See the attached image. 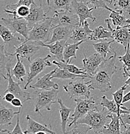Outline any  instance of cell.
<instances>
[{
    "mask_svg": "<svg viewBox=\"0 0 130 134\" xmlns=\"http://www.w3.org/2000/svg\"><path fill=\"white\" fill-rule=\"evenodd\" d=\"M114 55L105 59L93 76L90 77L89 84L91 89L100 90L104 93L112 88L111 80L112 76L118 70V68L115 65L117 55L115 51L113 52Z\"/></svg>",
    "mask_w": 130,
    "mask_h": 134,
    "instance_id": "cell-1",
    "label": "cell"
},
{
    "mask_svg": "<svg viewBox=\"0 0 130 134\" xmlns=\"http://www.w3.org/2000/svg\"><path fill=\"white\" fill-rule=\"evenodd\" d=\"M111 114L106 108L99 110L96 107L89 111L84 117L78 119L74 125H86L90 127L95 133H100L103 128L107 125L109 115Z\"/></svg>",
    "mask_w": 130,
    "mask_h": 134,
    "instance_id": "cell-2",
    "label": "cell"
},
{
    "mask_svg": "<svg viewBox=\"0 0 130 134\" xmlns=\"http://www.w3.org/2000/svg\"><path fill=\"white\" fill-rule=\"evenodd\" d=\"M53 23V18H48L45 20L35 24L30 29L29 38L27 41L48 43L52 37L53 30L56 26Z\"/></svg>",
    "mask_w": 130,
    "mask_h": 134,
    "instance_id": "cell-3",
    "label": "cell"
},
{
    "mask_svg": "<svg viewBox=\"0 0 130 134\" xmlns=\"http://www.w3.org/2000/svg\"><path fill=\"white\" fill-rule=\"evenodd\" d=\"M58 93V90L56 89H52L51 90L36 89L33 92V97L32 96V98H34L35 112L41 115L40 110L43 109L50 111L51 110V105L54 103H58L57 100H55Z\"/></svg>",
    "mask_w": 130,
    "mask_h": 134,
    "instance_id": "cell-4",
    "label": "cell"
},
{
    "mask_svg": "<svg viewBox=\"0 0 130 134\" xmlns=\"http://www.w3.org/2000/svg\"><path fill=\"white\" fill-rule=\"evenodd\" d=\"M85 78L78 77L75 80L69 82L67 85H64V89L67 93L71 98H90L91 88L89 82L84 81Z\"/></svg>",
    "mask_w": 130,
    "mask_h": 134,
    "instance_id": "cell-5",
    "label": "cell"
},
{
    "mask_svg": "<svg viewBox=\"0 0 130 134\" xmlns=\"http://www.w3.org/2000/svg\"><path fill=\"white\" fill-rule=\"evenodd\" d=\"M75 102L76 103L74 113L70 117V119L72 120L69 126H71L72 125H75L76 121L85 115L93 109L96 107V103L95 99L93 97L90 98H76L75 99Z\"/></svg>",
    "mask_w": 130,
    "mask_h": 134,
    "instance_id": "cell-6",
    "label": "cell"
},
{
    "mask_svg": "<svg viewBox=\"0 0 130 134\" xmlns=\"http://www.w3.org/2000/svg\"><path fill=\"white\" fill-rule=\"evenodd\" d=\"M51 58V55H47L44 58H35L33 61H29L30 65H29V72L28 73V77L27 80L26 85L24 86L23 88L26 90L28 86H30V84L33 81V79L36 76L42 72L45 68L47 66H51L52 63L49 61V59Z\"/></svg>",
    "mask_w": 130,
    "mask_h": 134,
    "instance_id": "cell-7",
    "label": "cell"
},
{
    "mask_svg": "<svg viewBox=\"0 0 130 134\" xmlns=\"http://www.w3.org/2000/svg\"><path fill=\"white\" fill-rule=\"evenodd\" d=\"M56 25L66 26L75 29L80 25L79 17L72 10H60L54 12L53 17Z\"/></svg>",
    "mask_w": 130,
    "mask_h": 134,
    "instance_id": "cell-8",
    "label": "cell"
},
{
    "mask_svg": "<svg viewBox=\"0 0 130 134\" xmlns=\"http://www.w3.org/2000/svg\"><path fill=\"white\" fill-rule=\"evenodd\" d=\"M1 21L14 34L18 33L22 35L27 41L29 38L30 28L25 19L13 17L11 18H1Z\"/></svg>",
    "mask_w": 130,
    "mask_h": 134,
    "instance_id": "cell-9",
    "label": "cell"
},
{
    "mask_svg": "<svg viewBox=\"0 0 130 134\" xmlns=\"http://www.w3.org/2000/svg\"><path fill=\"white\" fill-rule=\"evenodd\" d=\"M109 30L112 32L113 37L117 43H120L124 47V50H127L128 46L130 44V29L126 25L123 26H117L113 29L111 26V19H105Z\"/></svg>",
    "mask_w": 130,
    "mask_h": 134,
    "instance_id": "cell-10",
    "label": "cell"
},
{
    "mask_svg": "<svg viewBox=\"0 0 130 134\" xmlns=\"http://www.w3.org/2000/svg\"><path fill=\"white\" fill-rule=\"evenodd\" d=\"M11 70H12L11 68H9L7 70L6 79L8 81V86L7 88L3 92V94L7 93V92H11L14 95L15 97L19 98L23 103L27 100H31V94L29 92H26L23 89L21 88L20 84L22 83V82H16L14 81L12 75L11 74Z\"/></svg>",
    "mask_w": 130,
    "mask_h": 134,
    "instance_id": "cell-11",
    "label": "cell"
},
{
    "mask_svg": "<svg viewBox=\"0 0 130 134\" xmlns=\"http://www.w3.org/2000/svg\"><path fill=\"white\" fill-rule=\"evenodd\" d=\"M94 9H95L94 7L89 8L87 3L83 0L80 1L74 0L72 4V10L79 17V26H82L84 24V22L87 19H91L92 21H96V18L93 16V11Z\"/></svg>",
    "mask_w": 130,
    "mask_h": 134,
    "instance_id": "cell-12",
    "label": "cell"
},
{
    "mask_svg": "<svg viewBox=\"0 0 130 134\" xmlns=\"http://www.w3.org/2000/svg\"><path fill=\"white\" fill-rule=\"evenodd\" d=\"M40 47L38 45L36 41H24L19 45L15 48L14 53H9V55L12 56H16L19 55L21 58L27 59L28 61H30V58L40 50Z\"/></svg>",
    "mask_w": 130,
    "mask_h": 134,
    "instance_id": "cell-13",
    "label": "cell"
},
{
    "mask_svg": "<svg viewBox=\"0 0 130 134\" xmlns=\"http://www.w3.org/2000/svg\"><path fill=\"white\" fill-rule=\"evenodd\" d=\"M105 59L98 53H95L88 57L84 55V58L82 59L84 69L89 76H93Z\"/></svg>",
    "mask_w": 130,
    "mask_h": 134,
    "instance_id": "cell-14",
    "label": "cell"
},
{
    "mask_svg": "<svg viewBox=\"0 0 130 134\" xmlns=\"http://www.w3.org/2000/svg\"><path fill=\"white\" fill-rule=\"evenodd\" d=\"M47 18V13L43 10L41 2L40 5L34 3L30 7V13L25 19L28 22L29 27L32 29L35 24L43 21Z\"/></svg>",
    "mask_w": 130,
    "mask_h": 134,
    "instance_id": "cell-15",
    "label": "cell"
},
{
    "mask_svg": "<svg viewBox=\"0 0 130 134\" xmlns=\"http://www.w3.org/2000/svg\"><path fill=\"white\" fill-rule=\"evenodd\" d=\"M56 69L51 71L49 73L44 75L43 76L41 77L39 79H38L37 81L34 85H30L29 88L33 89H40L43 90H51L52 89H56L58 90L59 86L58 84L51 81L53 75L55 72Z\"/></svg>",
    "mask_w": 130,
    "mask_h": 134,
    "instance_id": "cell-16",
    "label": "cell"
},
{
    "mask_svg": "<svg viewBox=\"0 0 130 134\" xmlns=\"http://www.w3.org/2000/svg\"><path fill=\"white\" fill-rule=\"evenodd\" d=\"M93 30L90 29L89 24L87 21L84 22V24L82 26H78L74 29L73 32L70 40H72L74 43H78L80 41H87L91 36Z\"/></svg>",
    "mask_w": 130,
    "mask_h": 134,
    "instance_id": "cell-17",
    "label": "cell"
},
{
    "mask_svg": "<svg viewBox=\"0 0 130 134\" xmlns=\"http://www.w3.org/2000/svg\"><path fill=\"white\" fill-rule=\"evenodd\" d=\"M67 41H56L51 44H45L43 42H36L38 45L41 47H46L49 50V52L54 55L60 61L65 62L64 58V52L65 45L67 44Z\"/></svg>",
    "mask_w": 130,
    "mask_h": 134,
    "instance_id": "cell-18",
    "label": "cell"
},
{
    "mask_svg": "<svg viewBox=\"0 0 130 134\" xmlns=\"http://www.w3.org/2000/svg\"><path fill=\"white\" fill-rule=\"evenodd\" d=\"M26 120L27 121V124L26 130L24 131L25 134H35L40 132H45L50 134H56L55 132L52 130L51 125H50L49 128H48L47 125H41V124L35 121L29 115H27L26 116Z\"/></svg>",
    "mask_w": 130,
    "mask_h": 134,
    "instance_id": "cell-19",
    "label": "cell"
},
{
    "mask_svg": "<svg viewBox=\"0 0 130 134\" xmlns=\"http://www.w3.org/2000/svg\"><path fill=\"white\" fill-rule=\"evenodd\" d=\"M73 30L74 29L71 28L56 25L53 30L52 37L48 42V44H51L58 41H67L71 38Z\"/></svg>",
    "mask_w": 130,
    "mask_h": 134,
    "instance_id": "cell-20",
    "label": "cell"
},
{
    "mask_svg": "<svg viewBox=\"0 0 130 134\" xmlns=\"http://www.w3.org/2000/svg\"><path fill=\"white\" fill-rule=\"evenodd\" d=\"M0 36L3 41H4V44L9 46L12 45L14 48L25 41L22 40L19 37H17L9 28L2 25H0Z\"/></svg>",
    "mask_w": 130,
    "mask_h": 134,
    "instance_id": "cell-21",
    "label": "cell"
},
{
    "mask_svg": "<svg viewBox=\"0 0 130 134\" xmlns=\"http://www.w3.org/2000/svg\"><path fill=\"white\" fill-rule=\"evenodd\" d=\"M12 57L14 56L9 55V52L5 50V45L1 44L0 47V70L1 76L5 79L7 78L8 69H12V65L13 64Z\"/></svg>",
    "mask_w": 130,
    "mask_h": 134,
    "instance_id": "cell-22",
    "label": "cell"
},
{
    "mask_svg": "<svg viewBox=\"0 0 130 134\" xmlns=\"http://www.w3.org/2000/svg\"><path fill=\"white\" fill-rule=\"evenodd\" d=\"M109 118L111 119V122L103 128L102 133L104 134H121V117L116 114H110Z\"/></svg>",
    "mask_w": 130,
    "mask_h": 134,
    "instance_id": "cell-23",
    "label": "cell"
},
{
    "mask_svg": "<svg viewBox=\"0 0 130 134\" xmlns=\"http://www.w3.org/2000/svg\"><path fill=\"white\" fill-rule=\"evenodd\" d=\"M73 1L74 0H47L48 5L47 12H54L60 10H72Z\"/></svg>",
    "mask_w": 130,
    "mask_h": 134,
    "instance_id": "cell-24",
    "label": "cell"
},
{
    "mask_svg": "<svg viewBox=\"0 0 130 134\" xmlns=\"http://www.w3.org/2000/svg\"><path fill=\"white\" fill-rule=\"evenodd\" d=\"M20 111L21 108H19L18 111H14L12 109L7 108L1 104L0 105V125L1 126L12 125V119Z\"/></svg>",
    "mask_w": 130,
    "mask_h": 134,
    "instance_id": "cell-25",
    "label": "cell"
},
{
    "mask_svg": "<svg viewBox=\"0 0 130 134\" xmlns=\"http://www.w3.org/2000/svg\"><path fill=\"white\" fill-rule=\"evenodd\" d=\"M58 104H60V114L61 117V128L62 130L63 134L66 133V126L67 121L70 119L69 114L71 111H72V109L67 108L66 106L64 104V102L61 99L58 98L57 100Z\"/></svg>",
    "mask_w": 130,
    "mask_h": 134,
    "instance_id": "cell-26",
    "label": "cell"
},
{
    "mask_svg": "<svg viewBox=\"0 0 130 134\" xmlns=\"http://www.w3.org/2000/svg\"><path fill=\"white\" fill-rule=\"evenodd\" d=\"M84 42L82 41L72 44L67 43L64 52V58L65 62L71 63L72 59H76V51L79 49V46Z\"/></svg>",
    "mask_w": 130,
    "mask_h": 134,
    "instance_id": "cell-27",
    "label": "cell"
},
{
    "mask_svg": "<svg viewBox=\"0 0 130 134\" xmlns=\"http://www.w3.org/2000/svg\"><path fill=\"white\" fill-rule=\"evenodd\" d=\"M16 63L14 67L11 70V74L12 76H14L16 79L20 81L21 82L23 81V77L27 74V71L23 65L21 57L19 55H16Z\"/></svg>",
    "mask_w": 130,
    "mask_h": 134,
    "instance_id": "cell-28",
    "label": "cell"
},
{
    "mask_svg": "<svg viewBox=\"0 0 130 134\" xmlns=\"http://www.w3.org/2000/svg\"><path fill=\"white\" fill-rule=\"evenodd\" d=\"M53 64L56 65L58 68H61V69H64L69 71L71 73L77 75H86L89 76L84 68H78L77 66H75L73 64L68 63L66 62H61V61L57 62L56 61H53ZM89 78H90V76H89Z\"/></svg>",
    "mask_w": 130,
    "mask_h": 134,
    "instance_id": "cell-29",
    "label": "cell"
},
{
    "mask_svg": "<svg viewBox=\"0 0 130 134\" xmlns=\"http://www.w3.org/2000/svg\"><path fill=\"white\" fill-rule=\"evenodd\" d=\"M123 12L120 10H113L111 12L110 18L112 21L113 25L115 26H123L130 25V19H127L122 15Z\"/></svg>",
    "mask_w": 130,
    "mask_h": 134,
    "instance_id": "cell-30",
    "label": "cell"
},
{
    "mask_svg": "<svg viewBox=\"0 0 130 134\" xmlns=\"http://www.w3.org/2000/svg\"><path fill=\"white\" fill-rule=\"evenodd\" d=\"M113 38L112 32L110 30L105 29L103 26H100L96 27L95 30H93L91 36L89 37V40L91 41H96V40H101V39H109Z\"/></svg>",
    "mask_w": 130,
    "mask_h": 134,
    "instance_id": "cell-31",
    "label": "cell"
},
{
    "mask_svg": "<svg viewBox=\"0 0 130 134\" xmlns=\"http://www.w3.org/2000/svg\"><path fill=\"white\" fill-rule=\"evenodd\" d=\"M114 41V40L111 41H107V40H104L98 43H93L92 46L93 47L94 49L96 50V53L100 54L101 56L106 59L107 54L111 52V46L110 44Z\"/></svg>",
    "mask_w": 130,
    "mask_h": 134,
    "instance_id": "cell-32",
    "label": "cell"
},
{
    "mask_svg": "<svg viewBox=\"0 0 130 134\" xmlns=\"http://www.w3.org/2000/svg\"><path fill=\"white\" fill-rule=\"evenodd\" d=\"M56 71L53 75L52 79H74L75 78L83 77L89 78V76L86 75H77L69 72V71L64 69H61L60 68H55Z\"/></svg>",
    "mask_w": 130,
    "mask_h": 134,
    "instance_id": "cell-33",
    "label": "cell"
},
{
    "mask_svg": "<svg viewBox=\"0 0 130 134\" xmlns=\"http://www.w3.org/2000/svg\"><path fill=\"white\" fill-rule=\"evenodd\" d=\"M128 87V86L127 85H124V86H122L121 88H120L118 90H117V91L114 93H111L112 94L113 99L115 101L116 104H117V107H118V110L121 111V114H128L130 111V109L129 111H127V110H124L123 109L121 108V107L122 106H124V104H122V100L123 97H124V92L127 89V88Z\"/></svg>",
    "mask_w": 130,
    "mask_h": 134,
    "instance_id": "cell-34",
    "label": "cell"
},
{
    "mask_svg": "<svg viewBox=\"0 0 130 134\" xmlns=\"http://www.w3.org/2000/svg\"><path fill=\"white\" fill-rule=\"evenodd\" d=\"M100 105L102 106L103 108L107 109L111 114H116L120 117H121V111L118 110V107L114 99L110 100L107 98L106 96H102L100 100Z\"/></svg>",
    "mask_w": 130,
    "mask_h": 134,
    "instance_id": "cell-35",
    "label": "cell"
},
{
    "mask_svg": "<svg viewBox=\"0 0 130 134\" xmlns=\"http://www.w3.org/2000/svg\"><path fill=\"white\" fill-rule=\"evenodd\" d=\"M118 59L123 63V76L124 77L130 75V44L128 46L126 54L122 56H118Z\"/></svg>",
    "mask_w": 130,
    "mask_h": 134,
    "instance_id": "cell-36",
    "label": "cell"
},
{
    "mask_svg": "<svg viewBox=\"0 0 130 134\" xmlns=\"http://www.w3.org/2000/svg\"><path fill=\"white\" fill-rule=\"evenodd\" d=\"M3 12L12 14L15 18L25 19L30 13V7L27 6H20L13 10H7L5 8Z\"/></svg>",
    "mask_w": 130,
    "mask_h": 134,
    "instance_id": "cell-37",
    "label": "cell"
},
{
    "mask_svg": "<svg viewBox=\"0 0 130 134\" xmlns=\"http://www.w3.org/2000/svg\"><path fill=\"white\" fill-rule=\"evenodd\" d=\"M84 1L87 3V4H91L93 5V7L95 8H104L107 10L113 12L114 10H112L107 6V4H111L113 2V0H83Z\"/></svg>",
    "mask_w": 130,
    "mask_h": 134,
    "instance_id": "cell-38",
    "label": "cell"
},
{
    "mask_svg": "<svg viewBox=\"0 0 130 134\" xmlns=\"http://www.w3.org/2000/svg\"><path fill=\"white\" fill-rule=\"evenodd\" d=\"M116 10L122 11L130 14V0H113Z\"/></svg>",
    "mask_w": 130,
    "mask_h": 134,
    "instance_id": "cell-39",
    "label": "cell"
},
{
    "mask_svg": "<svg viewBox=\"0 0 130 134\" xmlns=\"http://www.w3.org/2000/svg\"><path fill=\"white\" fill-rule=\"evenodd\" d=\"M36 0H19L16 3L12 5H7L5 7V9L13 10L20 6H27L30 7L33 4L36 3Z\"/></svg>",
    "mask_w": 130,
    "mask_h": 134,
    "instance_id": "cell-40",
    "label": "cell"
},
{
    "mask_svg": "<svg viewBox=\"0 0 130 134\" xmlns=\"http://www.w3.org/2000/svg\"><path fill=\"white\" fill-rule=\"evenodd\" d=\"M91 128L87 126H78L75 125V127L71 130L66 132L65 134H87L88 132L91 130Z\"/></svg>",
    "mask_w": 130,
    "mask_h": 134,
    "instance_id": "cell-41",
    "label": "cell"
},
{
    "mask_svg": "<svg viewBox=\"0 0 130 134\" xmlns=\"http://www.w3.org/2000/svg\"><path fill=\"white\" fill-rule=\"evenodd\" d=\"M21 111L17 114V122H16V125L15 126L12 132H10L9 134H25L24 132H23L22 130V128L20 126V123H19V114H20Z\"/></svg>",
    "mask_w": 130,
    "mask_h": 134,
    "instance_id": "cell-42",
    "label": "cell"
},
{
    "mask_svg": "<svg viewBox=\"0 0 130 134\" xmlns=\"http://www.w3.org/2000/svg\"><path fill=\"white\" fill-rule=\"evenodd\" d=\"M122 122L121 125L123 126L124 128H126V125H129L130 126V111L128 114H124L121 115Z\"/></svg>",
    "mask_w": 130,
    "mask_h": 134,
    "instance_id": "cell-43",
    "label": "cell"
},
{
    "mask_svg": "<svg viewBox=\"0 0 130 134\" xmlns=\"http://www.w3.org/2000/svg\"><path fill=\"white\" fill-rule=\"evenodd\" d=\"M1 97H2L3 99L5 100V101L11 103L14 100V99L16 98L14 95L13 93H11V92H7V93H5V94H3Z\"/></svg>",
    "mask_w": 130,
    "mask_h": 134,
    "instance_id": "cell-44",
    "label": "cell"
},
{
    "mask_svg": "<svg viewBox=\"0 0 130 134\" xmlns=\"http://www.w3.org/2000/svg\"><path fill=\"white\" fill-rule=\"evenodd\" d=\"M23 102L19 98H16L14 99V100L11 102V104L13 105L15 107H18V108H22L23 107Z\"/></svg>",
    "mask_w": 130,
    "mask_h": 134,
    "instance_id": "cell-45",
    "label": "cell"
},
{
    "mask_svg": "<svg viewBox=\"0 0 130 134\" xmlns=\"http://www.w3.org/2000/svg\"><path fill=\"white\" fill-rule=\"evenodd\" d=\"M129 100H130V91L128 92V93H126L125 96H124V97H123V100H122V104H124V103L129 101Z\"/></svg>",
    "mask_w": 130,
    "mask_h": 134,
    "instance_id": "cell-46",
    "label": "cell"
},
{
    "mask_svg": "<svg viewBox=\"0 0 130 134\" xmlns=\"http://www.w3.org/2000/svg\"><path fill=\"white\" fill-rule=\"evenodd\" d=\"M121 134H130V126L126 127L125 130L122 132Z\"/></svg>",
    "mask_w": 130,
    "mask_h": 134,
    "instance_id": "cell-47",
    "label": "cell"
},
{
    "mask_svg": "<svg viewBox=\"0 0 130 134\" xmlns=\"http://www.w3.org/2000/svg\"><path fill=\"white\" fill-rule=\"evenodd\" d=\"M10 132L7 130H1L0 134H9Z\"/></svg>",
    "mask_w": 130,
    "mask_h": 134,
    "instance_id": "cell-48",
    "label": "cell"
},
{
    "mask_svg": "<svg viewBox=\"0 0 130 134\" xmlns=\"http://www.w3.org/2000/svg\"><path fill=\"white\" fill-rule=\"evenodd\" d=\"M125 84H126V85H128V86H130V75H129V77H128V79H127V80L126 81Z\"/></svg>",
    "mask_w": 130,
    "mask_h": 134,
    "instance_id": "cell-49",
    "label": "cell"
},
{
    "mask_svg": "<svg viewBox=\"0 0 130 134\" xmlns=\"http://www.w3.org/2000/svg\"><path fill=\"white\" fill-rule=\"evenodd\" d=\"M35 134H47V132H38V133H35Z\"/></svg>",
    "mask_w": 130,
    "mask_h": 134,
    "instance_id": "cell-50",
    "label": "cell"
},
{
    "mask_svg": "<svg viewBox=\"0 0 130 134\" xmlns=\"http://www.w3.org/2000/svg\"><path fill=\"white\" fill-rule=\"evenodd\" d=\"M127 27H130V25H126Z\"/></svg>",
    "mask_w": 130,
    "mask_h": 134,
    "instance_id": "cell-51",
    "label": "cell"
}]
</instances>
